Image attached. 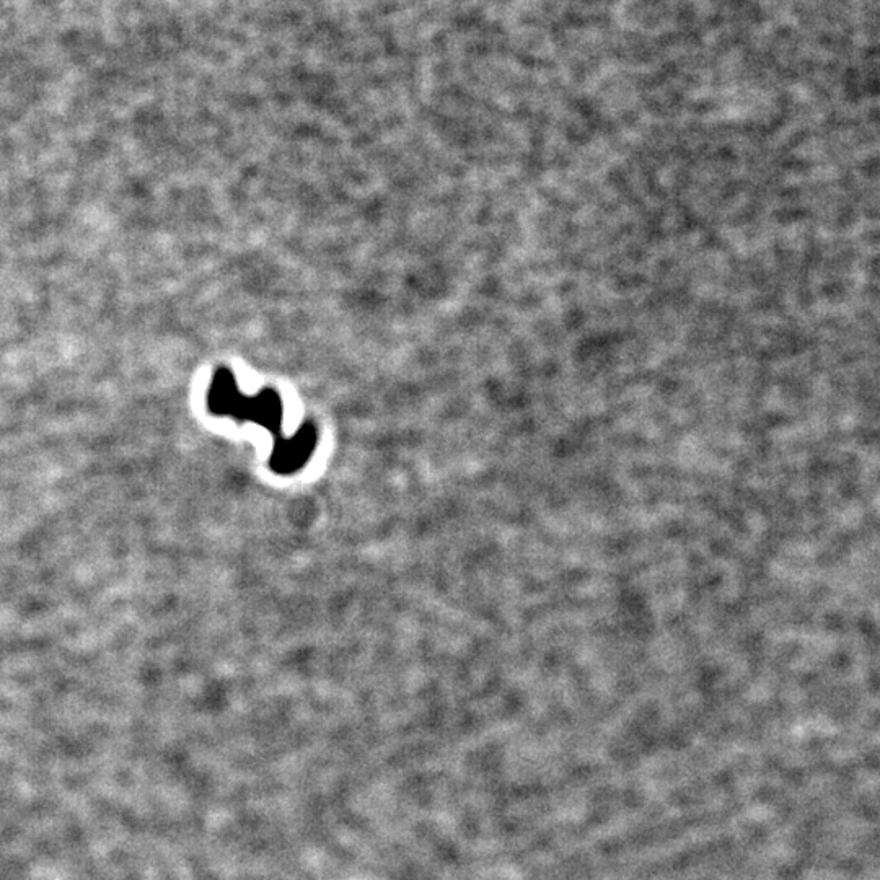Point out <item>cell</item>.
Here are the masks:
<instances>
[{
  "instance_id": "cell-1",
  "label": "cell",
  "mask_w": 880,
  "mask_h": 880,
  "mask_svg": "<svg viewBox=\"0 0 880 880\" xmlns=\"http://www.w3.org/2000/svg\"><path fill=\"white\" fill-rule=\"evenodd\" d=\"M209 405L212 413L227 414L243 421H255L273 432H278L282 423V403L278 395L271 392H264L256 398L240 395L227 370H222L214 379Z\"/></svg>"
},
{
  "instance_id": "cell-2",
  "label": "cell",
  "mask_w": 880,
  "mask_h": 880,
  "mask_svg": "<svg viewBox=\"0 0 880 880\" xmlns=\"http://www.w3.org/2000/svg\"><path fill=\"white\" fill-rule=\"evenodd\" d=\"M315 444L317 432L313 426L302 427L297 436L291 439L278 437V444L271 455V468L279 475H291L299 471L308 462V458L312 457Z\"/></svg>"
}]
</instances>
